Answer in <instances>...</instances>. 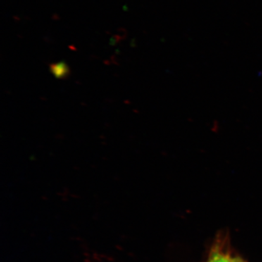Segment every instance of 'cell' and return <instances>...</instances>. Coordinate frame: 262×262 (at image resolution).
<instances>
[{
    "instance_id": "cell-2",
    "label": "cell",
    "mask_w": 262,
    "mask_h": 262,
    "mask_svg": "<svg viewBox=\"0 0 262 262\" xmlns=\"http://www.w3.org/2000/svg\"><path fill=\"white\" fill-rule=\"evenodd\" d=\"M232 262H244L241 261V259H239V258H232Z\"/></svg>"
},
{
    "instance_id": "cell-1",
    "label": "cell",
    "mask_w": 262,
    "mask_h": 262,
    "mask_svg": "<svg viewBox=\"0 0 262 262\" xmlns=\"http://www.w3.org/2000/svg\"><path fill=\"white\" fill-rule=\"evenodd\" d=\"M208 262H232V258L223 254H215Z\"/></svg>"
}]
</instances>
